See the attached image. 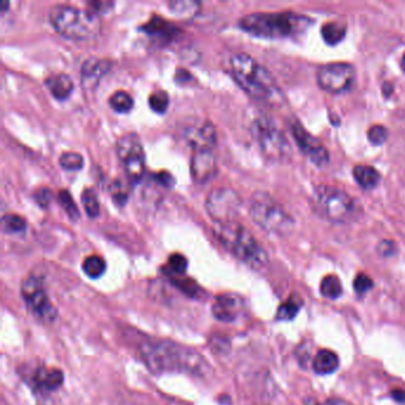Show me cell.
I'll use <instances>...</instances> for the list:
<instances>
[{"label":"cell","mask_w":405,"mask_h":405,"mask_svg":"<svg viewBox=\"0 0 405 405\" xmlns=\"http://www.w3.org/2000/svg\"><path fill=\"white\" fill-rule=\"evenodd\" d=\"M140 353L147 367L155 374L185 372L204 376L208 371L209 365L200 353L169 340H147Z\"/></svg>","instance_id":"1"},{"label":"cell","mask_w":405,"mask_h":405,"mask_svg":"<svg viewBox=\"0 0 405 405\" xmlns=\"http://www.w3.org/2000/svg\"><path fill=\"white\" fill-rule=\"evenodd\" d=\"M229 72L247 94L264 103L281 101V90L270 72L249 53H234L229 58Z\"/></svg>","instance_id":"2"},{"label":"cell","mask_w":405,"mask_h":405,"mask_svg":"<svg viewBox=\"0 0 405 405\" xmlns=\"http://www.w3.org/2000/svg\"><path fill=\"white\" fill-rule=\"evenodd\" d=\"M217 242L239 261L254 269H262L269 263V256L254 234L238 221L214 224Z\"/></svg>","instance_id":"3"},{"label":"cell","mask_w":405,"mask_h":405,"mask_svg":"<svg viewBox=\"0 0 405 405\" xmlns=\"http://www.w3.org/2000/svg\"><path fill=\"white\" fill-rule=\"evenodd\" d=\"M311 24V18L294 13H251L239 21L242 30L262 38L297 36Z\"/></svg>","instance_id":"4"},{"label":"cell","mask_w":405,"mask_h":405,"mask_svg":"<svg viewBox=\"0 0 405 405\" xmlns=\"http://www.w3.org/2000/svg\"><path fill=\"white\" fill-rule=\"evenodd\" d=\"M49 21L61 36L74 41L94 38L101 31V22L95 13L72 5H53L49 10Z\"/></svg>","instance_id":"5"},{"label":"cell","mask_w":405,"mask_h":405,"mask_svg":"<svg viewBox=\"0 0 405 405\" xmlns=\"http://www.w3.org/2000/svg\"><path fill=\"white\" fill-rule=\"evenodd\" d=\"M250 215L259 227L269 233L287 235L295 227L294 219L287 209L267 192H254L250 201Z\"/></svg>","instance_id":"6"},{"label":"cell","mask_w":405,"mask_h":405,"mask_svg":"<svg viewBox=\"0 0 405 405\" xmlns=\"http://www.w3.org/2000/svg\"><path fill=\"white\" fill-rule=\"evenodd\" d=\"M314 204L320 213L333 222H347L356 217V202L341 189L321 184L314 190Z\"/></svg>","instance_id":"7"},{"label":"cell","mask_w":405,"mask_h":405,"mask_svg":"<svg viewBox=\"0 0 405 405\" xmlns=\"http://www.w3.org/2000/svg\"><path fill=\"white\" fill-rule=\"evenodd\" d=\"M252 135L266 158L287 162L292 156L290 144L279 127L267 118H258L252 124Z\"/></svg>","instance_id":"8"},{"label":"cell","mask_w":405,"mask_h":405,"mask_svg":"<svg viewBox=\"0 0 405 405\" xmlns=\"http://www.w3.org/2000/svg\"><path fill=\"white\" fill-rule=\"evenodd\" d=\"M21 295L28 309L42 322L51 324L58 317V309L50 301L40 277L28 276L22 283Z\"/></svg>","instance_id":"9"},{"label":"cell","mask_w":405,"mask_h":405,"mask_svg":"<svg viewBox=\"0 0 405 405\" xmlns=\"http://www.w3.org/2000/svg\"><path fill=\"white\" fill-rule=\"evenodd\" d=\"M117 154L129 181L133 184L140 183L145 172V154L138 135L135 133L122 135L117 142Z\"/></svg>","instance_id":"10"},{"label":"cell","mask_w":405,"mask_h":405,"mask_svg":"<svg viewBox=\"0 0 405 405\" xmlns=\"http://www.w3.org/2000/svg\"><path fill=\"white\" fill-rule=\"evenodd\" d=\"M317 83L329 93H342L352 87L356 80V69L352 65L345 62L328 63L317 72Z\"/></svg>","instance_id":"11"},{"label":"cell","mask_w":405,"mask_h":405,"mask_svg":"<svg viewBox=\"0 0 405 405\" xmlns=\"http://www.w3.org/2000/svg\"><path fill=\"white\" fill-rule=\"evenodd\" d=\"M181 135L192 151L213 150L217 144V130L207 119H187L181 125Z\"/></svg>","instance_id":"12"},{"label":"cell","mask_w":405,"mask_h":405,"mask_svg":"<svg viewBox=\"0 0 405 405\" xmlns=\"http://www.w3.org/2000/svg\"><path fill=\"white\" fill-rule=\"evenodd\" d=\"M240 207V199L233 189L220 187L209 192L206 200V209L215 224L235 220Z\"/></svg>","instance_id":"13"},{"label":"cell","mask_w":405,"mask_h":405,"mask_svg":"<svg viewBox=\"0 0 405 405\" xmlns=\"http://www.w3.org/2000/svg\"><path fill=\"white\" fill-rule=\"evenodd\" d=\"M291 132L294 135L296 143L299 145L301 151L307 156L308 158L313 163L322 167L328 163L329 160V154L324 149V145L320 144L319 140L315 137H313L311 133H308L307 130L301 124L295 122L291 123Z\"/></svg>","instance_id":"14"},{"label":"cell","mask_w":405,"mask_h":405,"mask_svg":"<svg viewBox=\"0 0 405 405\" xmlns=\"http://www.w3.org/2000/svg\"><path fill=\"white\" fill-rule=\"evenodd\" d=\"M245 308V302L239 295L221 294L217 296L212 306V314L222 322H234Z\"/></svg>","instance_id":"15"},{"label":"cell","mask_w":405,"mask_h":405,"mask_svg":"<svg viewBox=\"0 0 405 405\" xmlns=\"http://www.w3.org/2000/svg\"><path fill=\"white\" fill-rule=\"evenodd\" d=\"M190 172L197 183H206L212 180L217 172V160L213 150L192 151Z\"/></svg>","instance_id":"16"},{"label":"cell","mask_w":405,"mask_h":405,"mask_svg":"<svg viewBox=\"0 0 405 405\" xmlns=\"http://www.w3.org/2000/svg\"><path fill=\"white\" fill-rule=\"evenodd\" d=\"M65 381V374L60 368L42 367L37 368L31 378V384L35 389L42 393H49L61 388Z\"/></svg>","instance_id":"17"},{"label":"cell","mask_w":405,"mask_h":405,"mask_svg":"<svg viewBox=\"0 0 405 405\" xmlns=\"http://www.w3.org/2000/svg\"><path fill=\"white\" fill-rule=\"evenodd\" d=\"M110 61L105 58H90L83 62L81 68L82 86L94 88L104 75L110 70Z\"/></svg>","instance_id":"18"},{"label":"cell","mask_w":405,"mask_h":405,"mask_svg":"<svg viewBox=\"0 0 405 405\" xmlns=\"http://www.w3.org/2000/svg\"><path fill=\"white\" fill-rule=\"evenodd\" d=\"M339 356L329 349H321L313 361V370L316 374L327 376L339 368Z\"/></svg>","instance_id":"19"},{"label":"cell","mask_w":405,"mask_h":405,"mask_svg":"<svg viewBox=\"0 0 405 405\" xmlns=\"http://www.w3.org/2000/svg\"><path fill=\"white\" fill-rule=\"evenodd\" d=\"M45 86L58 100H65L68 98L74 90L73 81L67 74L51 75L45 80Z\"/></svg>","instance_id":"20"},{"label":"cell","mask_w":405,"mask_h":405,"mask_svg":"<svg viewBox=\"0 0 405 405\" xmlns=\"http://www.w3.org/2000/svg\"><path fill=\"white\" fill-rule=\"evenodd\" d=\"M353 177H354L356 183L366 190H372V189L376 188L381 181L379 172H377L376 169L371 165H366V164H359V165L354 167Z\"/></svg>","instance_id":"21"},{"label":"cell","mask_w":405,"mask_h":405,"mask_svg":"<svg viewBox=\"0 0 405 405\" xmlns=\"http://www.w3.org/2000/svg\"><path fill=\"white\" fill-rule=\"evenodd\" d=\"M347 29L346 25L340 22H328L322 26L321 35L324 37V42L329 45H336L344 40Z\"/></svg>","instance_id":"22"},{"label":"cell","mask_w":405,"mask_h":405,"mask_svg":"<svg viewBox=\"0 0 405 405\" xmlns=\"http://www.w3.org/2000/svg\"><path fill=\"white\" fill-rule=\"evenodd\" d=\"M320 292L329 299H339L342 295V284L336 274H327L320 283Z\"/></svg>","instance_id":"23"},{"label":"cell","mask_w":405,"mask_h":405,"mask_svg":"<svg viewBox=\"0 0 405 405\" xmlns=\"http://www.w3.org/2000/svg\"><path fill=\"white\" fill-rule=\"evenodd\" d=\"M82 270L90 279H100L106 271V262L99 256H90L83 261Z\"/></svg>","instance_id":"24"},{"label":"cell","mask_w":405,"mask_h":405,"mask_svg":"<svg viewBox=\"0 0 405 405\" xmlns=\"http://www.w3.org/2000/svg\"><path fill=\"white\" fill-rule=\"evenodd\" d=\"M301 306H302L301 299H295V297L288 299L277 309L276 319L281 320V321H290V320H294L297 316V314H299Z\"/></svg>","instance_id":"25"},{"label":"cell","mask_w":405,"mask_h":405,"mask_svg":"<svg viewBox=\"0 0 405 405\" xmlns=\"http://www.w3.org/2000/svg\"><path fill=\"white\" fill-rule=\"evenodd\" d=\"M188 267V261L183 254H174L169 257L168 264L165 266V274L170 276V279L174 277H181L185 274Z\"/></svg>","instance_id":"26"},{"label":"cell","mask_w":405,"mask_h":405,"mask_svg":"<svg viewBox=\"0 0 405 405\" xmlns=\"http://www.w3.org/2000/svg\"><path fill=\"white\" fill-rule=\"evenodd\" d=\"M169 8L174 15L181 18H185V17H192L197 15L200 4L197 1H188V0H176V1H172L169 3Z\"/></svg>","instance_id":"27"},{"label":"cell","mask_w":405,"mask_h":405,"mask_svg":"<svg viewBox=\"0 0 405 405\" xmlns=\"http://www.w3.org/2000/svg\"><path fill=\"white\" fill-rule=\"evenodd\" d=\"M110 106L118 113H127L133 107V99L124 90H118L110 95Z\"/></svg>","instance_id":"28"},{"label":"cell","mask_w":405,"mask_h":405,"mask_svg":"<svg viewBox=\"0 0 405 405\" xmlns=\"http://www.w3.org/2000/svg\"><path fill=\"white\" fill-rule=\"evenodd\" d=\"M1 227L6 233H21L26 229V221L18 214H6L1 219Z\"/></svg>","instance_id":"29"},{"label":"cell","mask_w":405,"mask_h":405,"mask_svg":"<svg viewBox=\"0 0 405 405\" xmlns=\"http://www.w3.org/2000/svg\"><path fill=\"white\" fill-rule=\"evenodd\" d=\"M81 202L88 217H98L100 205H99L98 197L93 189L87 188L82 192Z\"/></svg>","instance_id":"30"},{"label":"cell","mask_w":405,"mask_h":405,"mask_svg":"<svg viewBox=\"0 0 405 405\" xmlns=\"http://www.w3.org/2000/svg\"><path fill=\"white\" fill-rule=\"evenodd\" d=\"M58 202L62 206V208L65 209L67 215L70 217V220H78L80 212H78V206L75 204L72 194L67 189H62L61 192H58Z\"/></svg>","instance_id":"31"},{"label":"cell","mask_w":405,"mask_h":405,"mask_svg":"<svg viewBox=\"0 0 405 405\" xmlns=\"http://www.w3.org/2000/svg\"><path fill=\"white\" fill-rule=\"evenodd\" d=\"M169 103H170V99L165 90H156L149 98V105L151 107V110L160 115H163L164 112L168 110Z\"/></svg>","instance_id":"32"},{"label":"cell","mask_w":405,"mask_h":405,"mask_svg":"<svg viewBox=\"0 0 405 405\" xmlns=\"http://www.w3.org/2000/svg\"><path fill=\"white\" fill-rule=\"evenodd\" d=\"M60 164L66 170H80L83 167V157L78 152H65L60 156Z\"/></svg>","instance_id":"33"},{"label":"cell","mask_w":405,"mask_h":405,"mask_svg":"<svg viewBox=\"0 0 405 405\" xmlns=\"http://www.w3.org/2000/svg\"><path fill=\"white\" fill-rule=\"evenodd\" d=\"M172 281L175 284V287L179 288L182 292H184L189 297H199L200 288L192 279L174 277Z\"/></svg>","instance_id":"34"},{"label":"cell","mask_w":405,"mask_h":405,"mask_svg":"<svg viewBox=\"0 0 405 405\" xmlns=\"http://www.w3.org/2000/svg\"><path fill=\"white\" fill-rule=\"evenodd\" d=\"M110 192L112 199L117 205L123 206L126 204L127 199H129V189L122 181H115L110 185Z\"/></svg>","instance_id":"35"},{"label":"cell","mask_w":405,"mask_h":405,"mask_svg":"<svg viewBox=\"0 0 405 405\" xmlns=\"http://www.w3.org/2000/svg\"><path fill=\"white\" fill-rule=\"evenodd\" d=\"M388 135H389L388 129L383 126V125H373L372 127H370V130L367 132L368 140L373 145H381V144H384L386 140H388Z\"/></svg>","instance_id":"36"},{"label":"cell","mask_w":405,"mask_h":405,"mask_svg":"<svg viewBox=\"0 0 405 405\" xmlns=\"http://www.w3.org/2000/svg\"><path fill=\"white\" fill-rule=\"evenodd\" d=\"M170 29H172V26L168 24L167 22L162 21L160 18H154L151 21L149 22L145 26H144V31L147 33H151V35H165L167 33H170Z\"/></svg>","instance_id":"37"},{"label":"cell","mask_w":405,"mask_h":405,"mask_svg":"<svg viewBox=\"0 0 405 405\" xmlns=\"http://www.w3.org/2000/svg\"><path fill=\"white\" fill-rule=\"evenodd\" d=\"M353 288H354L356 294H366V292L372 289L373 281L371 277H368L367 274H359L354 279V282H353Z\"/></svg>","instance_id":"38"},{"label":"cell","mask_w":405,"mask_h":405,"mask_svg":"<svg viewBox=\"0 0 405 405\" xmlns=\"http://www.w3.org/2000/svg\"><path fill=\"white\" fill-rule=\"evenodd\" d=\"M113 3L112 1H92L88 3L90 6V11L95 13L98 16V13H106L110 11V8H113Z\"/></svg>","instance_id":"39"},{"label":"cell","mask_w":405,"mask_h":405,"mask_svg":"<svg viewBox=\"0 0 405 405\" xmlns=\"http://www.w3.org/2000/svg\"><path fill=\"white\" fill-rule=\"evenodd\" d=\"M50 197H51V194H50L49 189H38V190L35 192V200H36L37 204L41 206V207H43V208L49 206Z\"/></svg>","instance_id":"40"},{"label":"cell","mask_w":405,"mask_h":405,"mask_svg":"<svg viewBox=\"0 0 405 405\" xmlns=\"http://www.w3.org/2000/svg\"><path fill=\"white\" fill-rule=\"evenodd\" d=\"M396 251V245L395 242L391 240H383V242L378 245V252L383 256V257H390L393 256Z\"/></svg>","instance_id":"41"},{"label":"cell","mask_w":405,"mask_h":405,"mask_svg":"<svg viewBox=\"0 0 405 405\" xmlns=\"http://www.w3.org/2000/svg\"><path fill=\"white\" fill-rule=\"evenodd\" d=\"M155 179L158 183L162 184L164 187H172L174 184V177L168 172H160L158 174H156Z\"/></svg>","instance_id":"42"},{"label":"cell","mask_w":405,"mask_h":405,"mask_svg":"<svg viewBox=\"0 0 405 405\" xmlns=\"http://www.w3.org/2000/svg\"><path fill=\"white\" fill-rule=\"evenodd\" d=\"M322 405H352V404H349L348 402L344 401V399H341V398H331V399H328V401L324 402V404Z\"/></svg>","instance_id":"43"},{"label":"cell","mask_w":405,"mask_h":405,"mask_svg":"<svg viewBox=\"0 0 405 405\" xmlns=\"http://www.w3.org/2000/svg\"><path fill=\"white\" fill-rule=\"evenodd\" d=\"M392 397L395 398V401H397L398 403H404L405 392L403 390H395L392 392Z\"/></svg>","instance_id":"44"},{"label":"cell","mask_w":405,"mask_h":405,"mask_svg":"<svg viewBox=\"0 0 405 405\" xmlns=\"http://www.w3.org/2000/svg\"><path fill=\"white\" fill-rule=\"evenodd\" d=\"M10 6L8 1H3L1 4H0V10H1V13H5V11H8V8Z\"/></svg>","instance_id":"45"},{"label":"cell","mask_w":405,"mask_h":405,"mask_svg":"<svg viewBox=\"0 0 405 405\" xmlns=\"http://www.w3.org/2000/svg\"><path fill=\"white\" fill-rule=\"evenodd\" d=\"M401 67L402 69L404 70L405 72V53L404 55H403V58H402Z\"/></svg>","instance_id":"46"}]
</instances>
